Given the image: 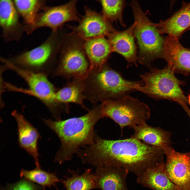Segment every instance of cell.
<instances>
[{
	"instance_id": "obj_31",
	"label": "cell",
	"mask_w": 190,
	"mask_h": 190,
	"mask_svg": "<svg viewBox=\"0 0 190 190\" xmlns=\"http://www.w3.org/2000/svg\"><path fill=\"white\" fill-rule=\"evenodd\" d=\"M3 80V79H2V80H1H1ZM2 92H3V91H2Z\"/></svg>"
},
{
	"instance_id": "obj_2",
	"label": "cell",
	"mask_w": 190,
	"mask_h": 190,
	"mask_svg": "<svg viewBox=\"0 0 190 190\" xmlns=\"http://www.w3.org/2000/svg\"><path fill=\"white\" fill-rule=\"evenodd\" d=\"M85 115L65 120H53L43 119L46 125L59 137L61 146L55 155L54 161L60 164L69 160L80 148L93 142L96 134L94 127L102 118L101 104H94Z\"/></svg>"
},
{
	"instance_id": "obj_6",
	"label": "cell",
	"mask_w": 190,
	"mask_h": 190,
	"mask_svg": "<svg viewBox=\"0 0 190 190\" xmlns=\"http://www.w3.org/2000/svg\"><path fill=\"white\" fill-rule=\"evenodd\" d=\"M84 40L74 32L66 34L60 49L53 77L69 82L83 79L90 69V63L84 47Z\"/></svg>"
},
{
	"instance_id": "obj_5",
	"label": "cell",
	"mask_w": 190,
	"mask_h": 190,
	"mask_svg": "<svg viewBox=\"0 0 190 190\" xmlns=\"http://www.w3.org/2000/svg\"><path fill=\"white\" fill-rule=\"evenodd\" d=\"M130 5L135 23L134 33L138 50V61L150 68L154 60L163 58L164 38L137 1H132Z\"/></svg>"
},
{
	"instance_id": "obj_26",
	"label": "cell",
	"mask_w": 190,
	"mask_h": 190,
	"mask_svg": "<svg viewBox=\"0 0 190 190\" xmlns=\"http://www.w3.org/2000/svg\"><path fill=\"white\" fill-rule=\"evenodd\" d=\"M20 175L21 178L45 188L46 187L50 188L53 186L56 187V184L61 182L55 173L47 172L41 168H36L30 170L22 169L20 171Z\"/></svg>"
},
{
	"instance_id": "obj_27",
	"label": "cell",
	"mask_w": 190,
	"mask_h": 190,
	"mask_svg": "<svg viewBox=\"0 0 190 190\" xmlns=\"http://www.w3.org/2000/svg\"><path fill=\"white\" fill-rule=\"evenodd\" d=\"M45 187L36 184L25 178H22L18 181L8 183L1 190H45Z\"/></svg>"
},
{
	"instance_id": "obj_24",
	"label": "cell",
	"mask_w": 190,
	"mask_h": 190,
	"mask_svg": "<svg viewBox=\"0 0 190 190\" xmlns=\"http://www.w3.org/2000/svg\"><path fill=\"white\" fill-rule=\"evenodd\" d=\"M69 171L71 176L61 180L66 190H91L95 188L94 174L91 169H86L80 175L78 173V171L70 169Z\"/></svg>"
},
{
	"instance_id": "obj_8",
	"label": "cell",
	"mask_w": 190,
	"mask_h": 190,
	"mask_svg": "<svg viewBox=\"0 0 190 190\" xmlns=\"http://www.w3.org/2000/svg\"><path fill=\"white\" fill-rule=\"evenodd\" d=\"M101 106L102 118L109 117L114 121L120 127L122 134L124 127L131 128L146 123L150 117L148 106L129 95L118 99L103 101Z\"/></svg>"
},
{
	"instance_id": "obj_15",
	"label": "cell",
	"mask_w": 190,
	"mask_h": 190,
	"mask_svg": "<svg viewBox=\"0 0 190 190\" xmlns=\"http://www.w3.org/2000/svg\"><path fill=\"white\" fill-rule=\"evenodd\" d=\"M135 24L134 22L126 29L121 31L116 30L109 34L106 37L112 52L121 55L128 63L137 66V49L134 33Z\"/></svg>"
},
{
	"instance_id": "obj_3",
	"label": "cell",
	"mask_w": 190,
	"mask_h": 190,
	"mask_svg": "<svg viewBox=\"0 0 190 190\" xmlns=\"http://www.w3.org/2000/svg\"><path fill=\"white\" fill-rule=\"evenodd\" d=\"M85 99L94 104L107 100L120 99L134 91L142 84L141 80L125 79L107 63L89 70L83 79Z\"/></svg>"
},
{
	"instance_id": "obj_4",
	"label": "cell",
	"mask_w": 190,
	"mask_h": 190,
	"mask_svg": "<svg viewBox=\"0 0 190 190\" xmlns=\"http://www.w3.org/2000/svg\"><path fill=\"white\" fill-rule=\"evenodd\" d=\"M66 34L62 29L52 32L40 45L6 59L19 69L47 76L52 74L55 67L57 56Z\"/></svg>"
},
{
	"instance_id": "obj_29",
	"label": "cell",
	"mask_w": 190,
	"mask_h": 190,
	"mask_svg": "<svg viewBox=\"0 0 190 190\" xmlns=\"http://www.w3.org/2000/svg\"><path fill=\"white\" fill-rule=\"evenodd\" d=\"M187 99L188 100V103H189L190 105V94L188 96Z\"/></svg>"
},
{
	"instance_id": "obj_10",
	"label": "cell",
	"mask_w": 190,
	"mask_h": 190,
	"mask_svg": "<svg viewBox=\"0 0 190 190\" xmlns=\"http://www.w3.org/2000/svg\"><path fill=\"white\" fill-rule=\"evenodd\" d=\"M77 0H71L58 6H46L39 14L34 24L26 28L25 32L30 34L43 27L49 28L52 32H55L62 29L67 22H78L80 17L77 9Z\"/></svg>"
},
{
	"instance_id": "obj_14",
	"label": "cell",
	"mask_w": 190,
	"mask_h": 190,
	"mask_svg": "<svg viewBox=\"0 0 190 190\" xmlns=\"http://www.w3.org/2000/svg\"><path fill=\"white\" fill-rule=\"evenodd\" d=\"M163 58L174 73L190 74V49L183 46L179 38L169 36L164 38Z\"/></svg>"
},
{
	"instance_id": "obj_9",
	"label": "cell",
	"mask_w": 190,
	"mask_h": 190,
	"mask_svg": "<svg viewBox=\"0 0 190 190\" xmlns=\"http://www.w3.org/2000/svg\"><path fill=\"white\" fill-rule=\"evenodd\" d=\"M7 66L8 69L13 71L22 78L29 89H21L15 86L13 91H21L36 97L46 106L56 118L59 117L60 113L65 111L66 105L56 101L55 94L57 90L47 76L22 70L10 63H8Z\"/></svg>"
},
{
	"instance_id": "obj_22",
	"label": "cell",
	"mask_w": 190,
	"mask_h": 190,
	"mask_svg": "<svg viewBox=\"0 0 190 190\" xmlns=\"http://www.w3.org/2000/svg\"><path fill=\"white\" fill-rule=\"evenodd\" d=\"M55 97L56 101L60 103L66 104L74 103L88 111L89 110L83 103L85 98L83 79H75L69 82L65 86L57 90Z\"/></svg>"
},
{
	"instance_id": "obj_32",
	"label": "cell",
	"mask_w": 190,
	"mask_h": 190,
	"mask_svg": "<svg viewBox=\"0 0 190 190\" xmlns=\"http://www.w3.org/2000/svg\"></svg>"
},
{
	"instance_id": "obj_12",
	"label": "cell",
	"mask_w": 190,
	"mask_h": 190,
	"mask_svg": "<svg viewBox=\"0 0 190 190\" xmlns=\"http://www.w3.org/2000/svg\"><path fill=\"white\" fill-rule=\"evenodd\" d=\"M165 168L171 181L181 190H190V151L178 152L170 146L164 149Z\"/></svg>"
},
{
	"instance_id": "obj_11",
	"label": "cell",
	"mask_w": 190,
	"mask_h": 190,
	"mask_svg": "<svg viewBox=\"0 0 190 190\" xmlns=\"http://www.w3.org/2000/svg\"><path fill=\"white\" fill-rule=\"evenodd\" d=\"M84 15L80 17L77 25L67 26L72 32L84 40L106 37L110 33L117 30L101 13L87 6L84 7Z\"/></svg>"
},
{
	"instance_id": "obj_19",
	"label": "cell",
	"mask_w": 190,
	"mask_h": 190,
	"mask_svg": "<svg viewBox=\"0 0 190 190\" xmlns=\"http://www.w3.org/2000/svg\"><path fill=\"white\" fill-rule=\"evenodd\" d=\"M154 25L161 34L179 39L190 26V2H183L181 7L170 17Z\"/></svg>"
},
{
	"instance_id": "obj_23",
	"label": "cell",
	"mask_w": 190,
	"mask_h": 190,
	"mask_svg": "<svg viewBox=\"0 0 190 190\" xmlns=\"http://www.w3.org/2000/svg\"><path fill=\"white\" fill-rule=\"evenodd\" d=\"M16 8L23 20L25 28L35 23L40 12L46 6L45 0H13Z\"/></svg>"
},
{
	"instance_id": "obj_25",
	"label": "cell",
	"mask_w": 190,
	"mask_h": 190,
	"mask_svg": "<svg viewBox=\"0 0 190 190\" xmlns=\"http://www.w3.org/2000/svg\"><path fill=\"white\" fill-rule=\"evenodd\" d=\"M101 5V13L111 23L118 22L121 25H126L123 19V12L126 5L124 0H99Z\"/></svg>"
},
{
	"instance_id": "obj_28",
	"label": "cell",
	"mask_w": 190,
	"mask_h": 190,
	"mask_svg": "<svg viewBox=\"0 0 190 190\" xmlns=\"http://www.w3.org/2000/svg\"><path fill=\"white\" fill-rule=\"evenodd\" d=\"M189 117L190 118V110L189 109H188L185 111Z\"/></svg>"
},
{
	"instance_id": "obj_30",
	"label": "cell",
	"mask_w": 190,
	"mask_h": 190,
	"mask_svg": "<svg viewBox=\"0 0 190 190\" xmlns=\"http://www.w3.org/2000/svg\"><path fill=\"white\" fill-rule=\"evenodd\" d=\"M190 30V26L189 27V28H188V29L187 30Z\"/></svg>"
},
{
	"instance_id": "obj_21",
	"label": "cell",
	"mask_w": 190,
	"mask_h": 190,
	"mask_svg": "<svg viewBox=\"0 0 190 190\" xmlns=\"http://www.w3.org/2000/svg\"><path fill=\"white\" fill-rule=\"evenodd\" d=\"M134 134L131 137L142 140L144 143L163 149L171 144L170 135L160 127H154L146 123L133 127Z\"/></svg>"
},
{
	"instance_id": "obj_16",
	"label": "cell",
	"mask_w": 190,
	"mask_h": 190,
	"mask_svg": "<svg viewBox=\"0 0 190 190\" xmlns=\"http://www.w3.org/2000/svg\"><path fill=\"white\" fill-rule=\"evenodd\" d=\"M11 115L17 123L20 146L33 157L36 168H41L38 148V142L40 137L38 131L22 115L17 111H13Z\"/></svg>"
},
{
	"instance_id": "obj_7",
	"label": "cell",
	"mask_w": 190,
	"mask_h": 190,
	"mask_svg": "<svg viewBox=\"0 0 190 190\" xmlns=\"http://www.w3.org/2000/svg\"><path fill=\"white\" fill-rule=\"evenodd\" d=\"M174 73L168 65L162 69L151 68L149 71L140 75L142 84L137 91L156 100L173 101L184 109L188 107V99L180 86L182 82Z\"/></svg>"
},
{
	"instance_id": "obj_20",
	"label": "cell",
	"mask_w": 190,
	"mask_h": 190,
	"mask_svg": "<svg viewBox=\"0 0 190 190\" xmlns=\"http://www.w3.org/2000/svg\"><path fill=\"white\" fill-rule=\"evenodd\" d=\"M84 47L90 63V69L106 63L112 52L110 42L105 36L84 40Z\"/></svg>"
},
{
	"instance_id": "obj_13",
	"label": "cell",
	"mask_w": 190,
	"mask_h": 190,
	"mask_svg": "<svg viewBox=\"0 0 190 190\" xmlns=\"http://www.w3.org/2000/svg\"><path fill=\"white\" fill-rule=\"evenodd\" d=\"M20 16L13 1L0 0V26L5 41H18L23 36L25 25L20 21Z\"/></svg>"
},
{
	"instance_id": "obj_18",
	"label": "cell",
	"mask_w": 190,
	"mask_h": 190,
	"mask_svg": "<svg viewBox=\"0 0 190 190\" xmlns=\"http://www.w3.org/2000/svg\"><path fill=\"white\" fill-rule=\"evenodd\" d=\"M136 182L153 190H181L169 177L163 162L148 168L137 176Z\"/></svg>"
},
{
	"instance_id": "obj_17",
	"label": "cell",
	"mask_w": 190,
	"mask_h": 190,
	"mask_svg": "<svg viewBox=\"0 0 190 190\" xmlns=\"http://www.w3.org/2000/svg\"><path fill=\"white\" fill-rule=\"evenodd\" d=\"M129 171L119 167L97 168L94 174L95 188L101 190H128L126 183Z\"/></svg>"
},
{
	"instance_id": "obj_1",
	"label": "cell",
	"mask_w": 190,
	"mask_h": 190,
	"mask_svg": "<svg viewBox=\"0 0 190 190\" xmlns=\"http://www.w3.org/2000/svg\"><path fill=\"white\" fill-rule=\"evenodd\" d=\"M164 150L130 137L111 140L96 134L93 141L80 151L82 162L98 167H119L138 176L148 168L163 162Z\"/></svg>"
}]
</instances>
